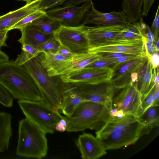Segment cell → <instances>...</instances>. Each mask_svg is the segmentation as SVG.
Listing matches in <instances>:
<instances>
[{"label":"cell","mask_w":159,"mask_h":159,"mask_svg":"<svg viewBox=\"0 0 159 159\" xmlns=\"http://www.w3.org/2000/svg\"><path fill=\"white\" fill-rule=\"evenodd\" d=\"M81 25L93 24L98 26L126 25L130 23L125 13L122 11L108 13L100 12L95 8L93 4L88 12Z\"/></svg>","instance_id":"cell-14"},{"label":"cell","mask_w":159,"mask_h":159,"mask_svg":"<svg viewBox=\"0 0 159 159\" xmlns=\"http://www.w3.org/2000/svg\"><path fill=\"white\" fill-rule=\"evenodd\" d=\"M98 53L100 55V58L105 59H116L123 56L129 55L115 52H101Z\"/></svg>","instance_id":"cell-38"},{"label":"cell","mask_w":159,"mask_h":159,"mask_svg":"<svg viewBox=\"0 0 159 159\" xmlns=\"http://www.w3.org/2000/svg\"><path fill=\"white\" fill-rule=\"evenodd\" d=\"M153 69L159 67V55L158 52H155L148 58Z\"/></svg>","instance_id":"cell-41"},{"label":"cell","mask_w":159,"mask_h":159,"mask_svg":"<svg viewBox=\"0 0 159 159\" xmlns=\"http://www.w3.org/2000/svg\"><path fill=\"white\" fill-rule=\"evenodd\" d=\"M153 95L154 98L155 104H159V85H155L152 90Z\"/></svg>","instance_id":"cell-45"},{"label":"cell","mask_w":159,"mask_h":159,"mask_svg":"<svg viewBox=\"0 0 159 159\" xmlns=\"http://www.w3.org/2000/svg\"><path fill=\"white\" fill-rule=\"evenodd\" d=\"M42 0H34L24 6L0 16V31L8 30L22 19L38 10Z\"/></svg>","instance_id":"cell-18"},{"label":"cell","mask_w":159,"mask_h":159,"mask_svg":"<svg viewBox=\"0 0 159 159\" xmlns=\"http://www.w3.org/2000/svg\"><path fill=\"white\" fill-rule=\"evenodd\" d=\"M22 66L32 78L46 103L54 109L60 111L62 101L61 85L48 75L37 57L31 59Z\"/></svg>","instance_id":"cell-5"},{"label":"cell","mask_w":159,"mask_h":159,"mask_svg":"<svg viewBox=\"0 0 159 159\" xmlns=\"http://www.w3.org/2000/svg\"><path fill=\"white\" fill-rule=\"evenodd\" d=\"M143 0H123L122 11L130 23L137 21L141 17Z\"/></svg>","instance_id":"cell-23"},{"label":"cell","mask_w":159,"mask_h":159,"mask_svg":"<svg viewBox=\"0 0 159 159\" xmlns=\"http://www.w3.org/2000/svg\"><path fill=\"white\" fill-rule=\"evenodd\" d=\"M93 4L92 1L84 2L80 7H63L46 11V15L60 21L62 25L71 26L78 25L84 15Z\"/></svg>","instance_id":"cell-11"},{"label":"cell","mask_w":159,"mask_h":159,"mask_svg":"<svg viewBox=\"0 0 159 159\" xmlns=\"http://www.w3.org/2000/svg\"><path fill=\"white\" fill-rule=\"evenodd\" d=\"M46 15V11L38 10L25 17L11 27L9 31L14 29H20L26 26L35 20Z\"/></svg>","instance_id":"cell-29"},{"label":"cell","mask_w":159,"mask_h":159,"mask_svg":"<svg viewBox=\"0 0 159 159\" xmlns=\"http://www.w3.org/2000/svg\"><path fill=\"white\" fill-rule=\"evenodd\" d=\"M57 53L68 59L73 58L75 55L68 48L61 44Z\"/></svg>","instance_id":"cell-39"},{"label":"cell","mask_w":159,"mask_h":159,"mask_svg":"<svg viewBox=\"0 0 159 159\" xmlns=\"http://www.w3.org/2000/svg\"><path fill=\"white\" fill-rule=\"evenodd\" d=\"M138 56H139L129 54L114 59L115 64L112 69V70L121 64L133 60Z\"/></svg>","instance_id":"cell-37"},{"label":"cell","mask_w":159,"mask_h":159,"mask_svg":"<svg viewBox=\"0 0 159 159\" xmlns=\"http://www.w3.org/2000/svg\"><path fill=\"white\" fill-rule=\"evenodd\" d=\"M138 80V74L136 72L133 73L131 76L130 84H135L136 86Z\"/></svg>","instance_id":"cell-47"},{"label":"cell","mask_w":159,"mask_h":159,"mask_svg":"<svg viewBox=\"0 0 159 159\" xmlns=\"http://www.w3.org/2000/svg\"><path fill=\"white\" fill-rule=\"evenodd\" d=\"M146 57L138 56L115 68L109 82L117 89H122L130 84L132 74L137 71Z\"/></svg>","instance_id":"cell-15"},{"label":"cell","mask_w":159,"mask_h":159,"mask_svg":"<svg viewBox=\"0 0 159 159\" xmlns=\"http://www.w3.org/2000/svg\"><path fill=\"white\" fill-rule=\"evenodd\" d=\"M37 57L48 75L51 77L68 73L73 65V58L68 59L57 53L42 52Z\"/></svg>","instance_id":"cell-13"},{"label":"cell","mask_w":159,"mask_h":159,"mask_svg":"<svg viewBox=\"0 0 159 159\" xmlns=\"http://www.w3.org/2000/svg\"><path fill=\"white\" fill-rule=\"evenodd\" d=\"M122 89L113 99L112 107L121 110L125 114H130L136 116L141 100L135 85L130 84Z\"/></svg>","instance_id":"cell-12"},{"label":"cell","mask_w":159,"mask_h":159,"mask_svg":"<svg viewBox=\"0 0 159 159\" xmlns=\"http://www.w3.org/2000/svg\"><path fill=\"white\" fill-rule=\"evenodd\" d=\"M62 83V101L60 111L65 116H68L83 100L75 85L71 83Z\"/></svg>","instance_id":"cell-19"},{"label":"cell","mask_w":159,"mask_h":159,"mask_svg":"<svg viewBox=\"0 0 159 159\" xmlns=\"http://www.w3.org/2000/svg\"><path fill=\"white\" fill-rule=\"evenodd\" d=\"M60 44L53 35L40 45L39 48L41 52L56 53Z\"/></svg>","instance_id":"cell-30"},{"label":"cell","mask_w":159,"mask_h":159,"mask_svg":"<svg viewBox=\"0 0 159 159\" xmlns=\"http://www.w3.org/2000/svg\"><path fill=\"white\" fill-rule=\"evenodd\" d=\"M67 0H42L39 10L46 11L56 6L63 4Z\"/></svg>","instance_id":"cell-34"},{"label":"cell","mask_w":159,"mask_h":159,"mask_svg":"<svg viewBox=\"0 0 159 159\" xmlns=\"http://www.w3.org/2000/svg\"><path fill=\"white\" fill-rule=\"evenodd\" d=\"M61 25L59 20L46 15L35 20L25 27L35 28L45 34L53 35L54 32Z\"/></svg>","instance_id":"cell-22"},{"label":"cell","mask_w":159,"mask_h":159,"mask_svg":"<svg viewBox=\"0 0 159 159\" xmlns=\"http://www.w3.org/2000/svg\"><path fill=\"white\" fill-rule=\"evenodd\" d=\"M92 1V0H69L66 2L63 7L76 6L83 2Z\"/></svg>","instance_id":"cell-44"},{"label":"cell","mask_w":159,"mask_h":159,"mask_svg":"<svg viewBox=\"0 0 159 159\" xmlns=\"http://www.w3.org/2000/svg\"><path fill=\"white\" fill-rule=\"evenodd\" d=\"M76 145L84 159H97L107 153L100 141L90 133L84 132L80 135Z\"/></svg>","instance_id":"cell-16"},{"label":"cell","mask_w":159,"mask_h":159,"mask_svg":"<svg viewBox=\"0 0 159 159\" xmlns=\"http://www.w3.org/2000/svg\"><path fill=\"white\" fill-rule=\"evenodd\" d=\"M72 84L76 86L83 102L89 101L101 103L110 109L112 108L115 88L109 82L98 84Z\"/></svg>","instance_id":"cell-8"},{"label":"cell","mask_w":159,"mask_h":159,"mask_svg":"<svg viewBox=\"0 0 159 159\" xmlns=\"http://www.w3.org/2000/svg\"><path fill=\"white\" fill-rule=\"evenodd\" d=\"M153 68L149 59L146 71L139 91L141 101L153 89L155 82L153 75Z\"/></svg>","instance_id":"cell-27"},{"label":"cell","mask_w":159,"mask_h":159,"mask_svg":"<svg viewBox=\"0 0 159 159\" xmlns=\"http://www.w3.org/2000/svg\"><path fill=\"white\" fill-rule=\"evenodd\" d=\"M67 128V121L65 117L60 120L56 125L55 130L60 132H63Z\"/></svg>","instance_id":"cell-42"},{"label":"cell","mask_w":159,"mask_h":159,"mask_svg":"<svg viewBox=\"0 0 159 159\" xmlns=\"http://www.w3.org/2000/svg\"><path fill=\"white\" fill-rule=\"evenodd\" d=\"M11 115L9 113L0 112V154L9 148L12 135Z\"/></svg>","instance_id":"cell-21"},{"label":"cell","mask_w":159,"mask_h":159,"mask_svg":"<svg viewBox=\"0 0 159 159\" xmlns=\"http://www.w3.org/2000/svg\"><path fill=\"white\" fill-rule=\"evenodd\" d=\"M9 61L8 56L0 50V64Z\"/></svg>","instance_id":"cell-46"},{"label":"cell","mask_w":159,"mask_h":159,"mask_svg":"<svg viewBox=\"0 0 159 159\" xmlns=\"http://www.w3.org/2000/svg\"><path fill=\"white\" fill-rule=\"evenodd\" d=\"M110 109L101 103L89 101L82 102L68 116L66 131L77 132L89 129L97 131L110 118Z\"/></svg>","instance_id":"cell-3"},{"label":"cell","mask_w":159,"mask_h":159,"mask_svg":"<svg viewBox=\"0 0 159 159\" xmlns=\"http://www.w3.org/2000/svg\"><path fill=\"white\" fill-rule=\"evenodd\" d=\"M100 58V55L98 53L88 52L81 54L75 55L73 58L72 66L68 73L83 69Z\"/></svg>","instance_id":"cell-26"},{"label":"cell","mask_w":159,"mask_h":159,"mask_svg":"<svg viewBox=\"0 0 159 159\" xmlns=\"http://www.w3.org/2000/svg\"><path fill=\"white\" fill-rule=\"evenodd\" d=\"M84 25L74 26L61 25L53 34L61 45L68 48L75 55L88 52L89 43L84 31Z\"/></svg>","instance_id":"cell-7"},{"label":"cell","mask_w":159,"mask_h":159,"mask_svg":"<svg viewBox=\"0 0 159 159\" xmlns=\"http://www.w3.org/2000/svg\"><path fill=\"white\" fill-rule=\"evenodd\" d=\"M159 104H153L141 114L137 116L139 121L151 129L158 126L159 122Z\"/></svg>","instance_id":"cell-24"},{"label":"cell","mask_w":159,"mask_h":159,"mask_svg":"<svg viewBox=\"0 0 159 159\" xmlns=\"http://www.w3.org/2000/svg\"><path fill=\"white\" fill-rule=\"evenodd\" d=\"M155 51L158 52L159 51V39H158L156 42L155 45Z\"/></svg>","instance_id":"cell-49"},{"label":"cell","mask_w":159,"mask_h":159,"mask_svg":"<svg viewBox=\"0 0 159 159\" xmlns=\"http://www.w3.org/2000/svg\"><path fill=\"white\" fill-rule=\"evenodd\" d=\"M22 0L23 1H25L26 2V4H28L32 1H34V0Z\"/></svg>","instance_id":"cell-50"},{"label":"cell","mask_w":159,"mask_h":159,"mask_svg":"<svg viewBox=\"0 0 159 159\" xmlns=\"http://www.w3.org/2000/svg\"><path fill=\"white\" fill-rule=\"evenodd\" d=\"M21 46V53L18 55L14 61L19 66H22L28 61L37 57L42 52L38 47L34 45L25 44Z\"/></svg>","instance_id":"cell-28"},{"label":"cell","mask_w":159,"mask_h":159,"mask_svg":"<svg viewBox=\"0 0 159 159\" xmlns=\"http://www.w3.org/2000/svg\"><path fill=\"white\" fill-rule=\"evenodd\" d=\"M143 37L139 21L129 23L117 35L116 41L143 39Z\"/></svg>","instance_id":"cell-25"},{"label":"cell","mask_w":159,"mask_h":159,"mask_svg":"<svg viewBox=\"0 0 159 159\" xmlns=\"http://www.w3.org/2000/svg\"><path fill=\"white\" fill-rule=\"evenodd\" d=\"M159 6H158L155 16L151 26V29L153 33L156 42L159 39Z\"/></svg>","instance_id":"cell-36"},{"label":"cell","mask_w":159,"mask_h":159,"mask_svg":"<svg viewBox=\"0 0 159 159\" xmlns=\"http://www.w3.org/2000/svg\"><path fill=\"white\" fill-rule=\"evenodd\" d=\"M159 67L156 68V74L155 77V85H159Z\"/></svg>","instance_id":"cell-48"},{"label":"cell","mask_w":159,"mask_h":159,"mask_svg":"<svg viewBox=\"0 0 159 159\" xmlns=\"http://www.w3.org/2000/svg\"><path fill=\"white\" fill-rule=\"evenodd\" d=\"M143 50L145 56L148 58L156 52L155 45L148 41L144 36L143 38Z\"/></svg>","instance_id":"cell-35"},{"label":"cell","mask_w":159,"mask_h":159,"mask_svg":"<svg viewBox=\"0 0 159 159\" xmlns=\"http://www.w3.org/2000/svg\"><path fill=\"white\" fill-rule=\"evenodd\" d=\"M19 30L21 35L18 41L21 45L29 44L39 47L53 36L45 34L37 29L27 26L21 28Z\"/></svg>","instance_id":"cell-20"},{"label":"cell","mask_w":159,"mask_h":159,"mask_svg":"<svg viewBox=\"0 0 159 159\" xmlns=\"http://www.w3.org/2000/svg\"><path fill=\"white\" fill-rule=\"evenodd\" d=\"M152 90L141 101L137 116L141 114L149 107L154 104L155 101Z\"/></svg>","instance_id":"cell-33"},{"label":"cell","mask_w":159,"mask_h":159,"mask_svg":"<svg viewBox=\"0 0 159 159\" xmlns=\"http://www.w3.org/2000/svg\"><path fill=\"white\" fill-rule=\"evenodd\" d=\"M88 52H115L146 57L143 50V39L116 41L110 44L89 48Z\"/></svg>","instance_id":"cell-17"},{"label":"cell","mask_w":159,"mask_h":159,"mask_svg":"<svg viewBox=\"0 0 159 159\" xmlns=\"http://www.w3.org/2000/svg\"><path fill=\"white\" fill-rule=\"evenodd\" d=\"M18 137L16 148L18 156L41 159L48 150L46 134L36 125L25 118L19 121Z\"/></svg>","instance_id":"cell-4"},{"label":"cell","mask_w":159,"mask_h":159,"mask_svg":"<svg viewBox=\"0 0 159 159\" xmlns=\"http://www.w3.org/2000/svg\"><path fill=\"white\" fill-rule=\"evenodd\" d=\"M115 64L114 59L100 58L90 64L85 68L109 67L112 69Z\"/></svg>","instance_id":"cell-32"},{"label":"cell","mask_w":159,"mask_h":159,"mask_svg":"<svg viewBox=\"0 0 159 159\" xmlns=\"http://www.w3.org/2000/svg\"><path fill=\"white\" fill-rule=\"evenodd\" d=\"M126 25H98L96 26L85 25L84 31L89 48L115 43L116 36Z\"/></svg>","instance_id":"cell-10"},{"label":"cell","mask_w":159,"mask_h":159,"mask_svg":"<svg viewBox=\"0 0 159 159\" xmlns=\"http://www.w3.org/2000/svg\"><path fill=\"white\" fill-rule=\"evenodd\" d=\"M8 31V30L0 31V49L2 47L8 46L6 41L8 37L7 34Z\"/></svg>","instance_id":"cell-43"},{"label":"cell","mask_w":159,"mask_h":159,"mask_svg":"<svg viewBox=\"0 0 159 159\" xmlns=\"http://www.w3.org/2000/svg\"><path fill=\"white\" fill-rule=\"evenodd\" d=\"M151 130L142 124L137 116L127 114L121 118L110 117L95 134L107 150L133 144Z\"/></svg>","instance_id":"cell-1"},{"label":"cell","mask_w":159,"mask_h":159,"mask_svg":"<svg viewBox=\"0 0 159 159\" xmlns=\"http://www.w3.org/2000/svg\"><path fill=\"white\" fill-rule=\"evenodd\" d=\"M18 103L25 116L45 133L53 134L58 122L65 116L46 102L27 100L18 101Z\"/></svg>","instance_id":"cell-6"},{"label":"cell","mask_w":159,"mask_h":159,"mask_svg":"<svg viewBox=\"0 0 159 159\" xmlns=\"http://www.w3.org/2000/svg\"><path fill=\"white\" fill-rule=\"evenodd\" d=\"M13 98L7 89L0 84V103L5 107H11Z\"/></svg>","instance_id":"cell-31"},{"label":"cell","mask_w":159,"mask_h":159,"mask_svg":"<svg viewBox=\"0 0 159 159\" xmlns=\"http://www.w3.org/2000/svg\"><path fill=\"white\" fill-rule=\"evenodd\" d=\"M0 84L18 101L46 102L34 80L22 66L10 61L0 64Z\"/></svg>","instance_id":"cell-2"},{"label":"cell","mask_w":159,"mask_h":159,"mask_svg":"<svg viewBox=\"0 0 159 159\" xmlns=\"http://www.w3.org/2000/svg\"><path fill=\"white\" fill-rule=\"evenodd\" d=\"M155 0H143L142 16H147L150 8Z\"/></svg>","instance_id":"cell-40"},{"label":"cell","mask_w":159,"mask_h":159,"mask_svg":"<svg viewBox=\"0 0 159 159\" xmlns=\"http://www.w3.org/2000/svg\"><path fill=\"white\" fill-rule=\"evenodd\" d=\"M112 73V70L109 67L84 68L61 75L60 78L64 83L98 84L109 82Z\"/></svg>","instance_id":"cell-9"}]
</instances>
